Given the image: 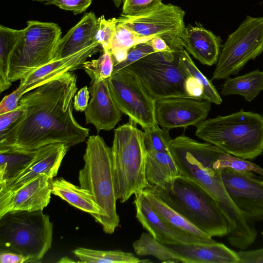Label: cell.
Returning <instances> with one entry per match:
<instances>
[{
  "instance_id": "1",
  "label": "cell",
  "mask_w": 263,
  "mask_h": 263,
  "mask_svg": "<svg viewBox=\"0 0 263 263\" xmlns=\"http://www.w3.org/2000/svg\"><path fill=\"white\" fill-rule=\"evenodd\" d=\"M77 82L76 74L67 72L25 93L18 103L23 114L0 133V153L34 151L54 143L70 148L85 141L89 130L73 115Z\"/></svg>"
},
{
  "instance_id": "2",
  "label": "cell",
  "mask_w": 263,
  "mask_h": 263,
  "mask_svg": "<svg viewBox=\"0 0 263 263\" xmlns=\"http://www.w3.org/2000/svg\"><path fill=\"white\" fill-rule=\"evenodd\" d=\"M196 127V137L235 157L253 159L263 152V116L259 114L241 109Z\"/></svg>"
},
{
  "instance_id": "3",
  "label": "cell",
  "mask_w": 263,
  "mask_h": 263,
  "mask_svg": "<svg viewBox=\"0 0 263 263\" xmlns=\"http://www.w3.org/2000/svg\"><path fill=\"white\" fill-rule=\"evenodd\" d=\"M84 165L79 171L81 187L87 191L100 209L95 219L107 234L114 233L119 225L117 198L113 174L111 148L100 136L88 137L83 156Z\"/></svg>"
},
{
  "instance_id": "4",
  "label": "cell",
  "mask_w": 263,
  "mask_h": 263,
  "mask_svg": "<svg viewBox=\"0 0 263 263\" xmlns=\"http://www.w3.org/2000/svg\"><path fill=\"white\" fill-rule=\"evenodd\" d=\"M223 152L212 144L201 143L184 135L172 139L170 144V154L180 175L201 186L215 199L221 211L228 214L236 206L224 186L221 169L214 167Z\"/></svg>"
},
{
  "instance_id": "5",
  "label": "cell",
  "mask_w": 263,
  "mask_h": 263,
  "mask_svg": "<svg viewBox=\"0 0 263 263\" xmlns=\"http://www.w3.org/2000/svg\"><path fill=\"white\" fill-rule=\"evenodd\" d=\"M154 186L166 203L208 236L229 233V222L217 202L194 181L179 175L166 189Z\"/></svg>"
},
{
  "instance_id": "6",
  "label": "cell",
  "mask_w": 263,
  "mask_h": 263,
  "mask_svg": "<svg viewBox=\"0 0 263 263\" xmlns=\"http://www.w3.org/2000/svg\"><path fill=\"white\" fill-rule=\"evenodd\" d=\"M132 121L114 130L111 157L116 197L121 203L150 185L145 177L143 132Z\"/></svg>"
},
{
  "instance_id": "7",
  "label": "cell",
  "mask_w": 263,
  "mask_h": 263,
  "mask_svg": "<svg viewBox=\"0 0 263 263\" xmlns=\"http://www.w3.org/2000/svg\"><path fill=\"white\" fill-rule=\"evenodd\" d=\"M53 223L43 210L9 212L0 217V250L40 262L52 242Z\"/></svg>"
},
{
  "instance_id": "8",
  "label": "cell",
  "mask_w": 263,
  "mask_h": 263,
  "mask_svg": "<svg viewBox=\"0 0 263 263\" xmlns=\"http://www.w3.org/2000/svg\"><path fill=\"white\" fill-rule=\"evenodd\" d=\"M23 29L10 57L9 78L21 80L56 59L62 30L58 24L30 20Z\"/></svg>"
},
{
  "instance_id": "9",
  "label": "cell",
  "mask_w": 263,
  "mask_h": 263,
  "mask_svg": "<svg viewBox=\"0 0 263 263\" xmlns=\"http://www.w3.org/2000/svg\"><path fill=\"white\" fill-rule=\"evenodd\" d=\"M179 50L154 52L124 69L139 80L155 102L172 97H190L185 88L190 74L179 61Z\"/></svg>"
},
{
  "instance_id": "10",
  "label": "cell",
  "mask_w": 263,
  "mask_h": 263,
  "mask_svg": "<svg viewBox=\"0 0 263 263\" xmlns=\"http://www.w3.org/2000/svg\"><path fill=\"white\" fill-rule=\"evenodd\" d=\"M263 52V16H247L222 45L212 80L235 75Z\"/></svg>"
},
{
  "instance_id": "11",
  "label": "cell",
  "mask_w": 263,
  "mask_h": 263,
  "mask_svg": "<svg viewBox=\"0 0 263 263\" xmlns=\"http://www.w3.org/2000/svg\"><path fill=\"white\" fill-rule=\"evenodd\" d=\"M185 12L180 7L162 2L133 15H121L117 22L140 36H160L171 49L184 48L182 36L185 26Z\"/></svg>"
},
{
  "instance_id": "12",
  "label": "cell",
  "mask_w": 263,
  "mask_h": 263,
  "mask_svg": "<svg viewBox=\"0 0 263 263\" xmlns=\"http://www.w3.org/2000/svg\"><path fill=\"white\" fill-rule=\"evenodd\" d=\"M107 81L117 106L130 121L143 129L157 124L155 101L134 75L123 68L113 71Z\"/></svg>"
},
{
  "instance_id": "13",
  "label": "cell",
  "mask_w": 263,
  "mask_h": 263,
  "mask_svg": "<svg viewBox=\"0 0 263 263\" xmlns=\"http://www.w3.org/2000/svg\"><path fill=\"white\" fill-rule=\"evenodd\" d=\"M231 200L250 222L263 221V177L253 172L229 167L221 170Z\"/></svg>"
},
{
  "instance_id": "14",
  "label": "cell",
  "mask_w": 263,
  "mask_h": 263,
  "mask_svg": "<svg viewBox=\"0 0 263 263\" xmlns=\"http://www.w3.org/2000/svg\"><path fill=\"white\" fill-rule=\"evenodd\" d=\"M211 102L190 97H172L155 102L157 123L168 130L196 126L205 120Z\"/></svg>"
},
{
  "instance_id": "15",
  "label": "cell",
  "mask_w": 263,
  "mask_h": 263,
  "mask_svg": "<svg viewBox=\"0 0 263 263\" xmlns=\"http://www.w3.org/2000/svg\"><path fill=\"white\" fill-rule=\"evenodd\" d=\"M69 147L63 143H54L35 150L32 160L12 178L0 183V197L24 185L41 174L55 177Z\"/></svg>"
},
{
  "instance_id": "16",
  "label": "cell",
  "mask_w": 263,
  "mask_h": 263,
  "mask_svg": "<svg viewBox=\"0 0 263 263\" xmlns=\"http://www.w3.org/2000/svg\"><path fill=\"white\" fill-rule=\"evenodd\" d=\"M43 174L12 193L0 197V217L17 211L43 210L51 198V181Z\"/></svg>"
},
{
  "instance_id": "17",
  "label": "cell",
  "mask_w": 263,
  "mask_h": 263,
  "mask_svg": "<svg viewBox=\"0 0 263 263\" xmlns=\"http://www.w3.org/2000/svg\"><path fill=\"white\" fill-rule=\"evenodd\" d=\"M99 43L92 45L68 57L55 59L35 69L20 80L14 90L21 98L26 93L43 83L67 72L82 67L83 64L99 49Z\"/></svg>"
},
{
  "instance_id": "18",
  "label": "cell",
  "mask_w": 263,
  "mask_h": 263,
  "mask_svg": "<svg viewBox=\"0 0 263 263\" xmlns=\"http://www.w3.org/2000/svg\"><path fill=\"white\" fill-rule=\"evenodd\" d=\"M90 100L84 111L86 123L92 124L99 133L114 128L121 119L119 110L111 95L107 79L91 82Z\"/></svg>"
},
{
  "instance_id": "19",
  "label": "cell",
  "mask_w": 263,
  "mask_h": 263,
  "mask_svg": "<svg viewBox=\"0 0 263 263\" xmlns=\"http://www.w3.org/2000/svg\"><path fill=\"white\" fill-rule=\"evenodd\" d=\"M134 196L136 218L148 233L160 243L208 244L184 235L170 227L153 210L142 191L137 192Z\"/></svg>"
},
{
  "instance_id": "20",
  "label": "cell",
  "mask_w": 263,
  "mask_h": 263,
  "mask_svg": "<svg viewBox=\"0 0 263 263\" xmlns=\"http://www.w3.org/2000/svg\"><path fill=\"white\" fill-rule=\"evenodd\" d=\"M185 28L182 36L184 48L201 64L212 66L217 63L222 40L200 23Z\"/></svg>"
},
{
  "instance_id": "21",
  "label": "cell",
  "mask_w": 263,
  "mask_h": 263,
  "mask_svg": "<svg viewBox=\"0 0 263 263\" xmlns=\"http://www.w3.org/2000/svg\"><path fill=\"white\" fill-rule=\"evenodd\" d=\"M185 259L186 263H239L237 252L216 242L211 244H164Z\"/></svg>"
},
{
  "instance_id": "22",
  "label": "cell",
  "mask_w": 263,
  "mask_h": 263,
  "mask_svg": "<svg viewBox=\"0 0 263 263\" xmlns=\"http://www.w3.org/2000/svg\"><path fill=\"white\" fill-rule=\"evenodd\" d=\"M142 192L156 213L173 229L184 235L201 240L208 244L217 242L166 203L154 186L149 185Z\"/></svg>"
},
{
  "instance_id": "23",
  "label": "cell",
  "mask_w": 263,
  "mask_h": 263,
  "mask_svg": "<svg viewBox=\"0 0 263 263\" xmlns=\"http://www.w3.org/2000/svg\"><path fill=\"white\" fill-rule=\"evenodd\" d=\"M98 25L95 14L92 12L85 13L79 22L61 37L55 59L70 55L98 42Z\"/></svg>"
},
{
  "instance_id": "24",
  "label": "cell",
  "mask_w": 263,
  "mask_h": 263,
  "mask_svg": "<svg viewBox=\"0 0 263 263\" xmlns=\"http://www.w3.org/2000/svg\"><path fill=\"white\" fill-rule=\"evenodd\" d=\"M179 175L170 153L147 151L145 177L150 185L166 189Z\"/></svg>"
},
{
  "instance_id": "25",
  "label": "cell",
  "mask_w": 263,
  "mask_h": 263,
  "mask_svg": "<svg viewBox=\"0 0 263 263\" xmlns=\"http://www.w3.org/2000/svg\"><path fill=\"white\" fill-rule=\"evenodd\" d=\"M51 193L65 200L72 206L91 214L96 219L100 209L89 192L63 178L51 181Z\"/></svg>"
},
{
  "instance_id": "26",
  "label": "cell",
  "mask_w": 263,
  "mask_h": 263,
  "mask_svg": "<svg viewBox=\"0 0 263 263\" xmlns=\"http://www.w3.org/2000/svg\"><path fill=\"white\" fill-rule=\"evenodd\" d=\"M263 90V71L256 69L243 75L226 79L221 94L239 95L248 102L252 101Z\"/></svg>"
},
{
  "instance_id": "27",
  "label": "cell",
  "mask_w": 263,
  "mask_h": 263,
  "mask_svg": "<svg viewBox=\"0 0 263 263\" xmlns=\"http://www.w3.org/2000/svg\"><path fill=\"white\" fill-rule=\"evenodd\" d=\"M80 259L85 263H146L148 259H140L131 252L121 250H98L85 248H78L73 251Z\"/></svg>"
},
{
  "instance_id": "28",
  "label": "cell",
  "mask_w": 263,
  "mask_h": 263,
  "mask_svg": "<svg viewBox=\"0 0 263 263\" xmlns=\"http://www.w3.org/2000/svg\"><path fill=\"white\" fill-rule=\"evenodd\" d=\"M23 29H15L0 25V92L12 85L9 78L11 53Z\"/></svg>"
},
{
  "instance_id": "29",
  "label": "cell",
  "mask_w": 263,
  "mask_h": 263,
  "mask_svg": "<svg viewBox=\"0 0 263 263\" xmlns=\"http://www.w3.org/2000/svg\"><path fill=\"white\" fill-rule=\"evenodd\" d=\"M133 246L136 254L138 255H151L162 262L186 263L184 258L165 245L158 242L148 233H142L139 238L133 242Z\"/></svg>"
},
{
  "instance_id": "30",
  "label": "cell",
  "mask_w": 263,
  "mask_h": 263,
  "mask_svg": "<svg viewBox=\"0 0 263 263\" xmlns=\"http://www.w3.org/2000/svg\"><path fill=\"white\" fill-rule=\"evenodd\" d=\"M151 39L139 36L117 22L116 34L109 50L114 65L123 61L130 49L138 44L147 42Z\"/></svg>"
},
{
  "instance_id": "31",
  "label": "cell",
  "mask_w": 263,
  "mask_h": 263,
  "mask_svg": "<svg viewBox=\"0 0 263 263\" xmlns=\"http://www.w3.org/2000/svg\"><path fill=\"white\" fill-rule=\"evenodd\" d=\"M178 57L180 63L183 66L189 74L194 77L202 86L203 93L202 100L208 101L216 105H220L222 100L212 84L195 65L188 52L184 48L178 51Z\"/></svg>"
},
{
  "instance_id": "32",
  "label": "cell",
  "mask_w": 263,
  "mask_h": 263,
  "mask_svg": "<svg viewBox=\"0 0 263 263\" xmlns=\"http://www.w3.org/2000/svg\"><path fill=\"white\" fill-rule=\"evenodd\" d=\"M34 151L0 153V183L12 178L33 158Z\"/></svg>"
},
{
  "instance_id": "33",
  "label": "cell",
  "mask_w": 263,
  "mask_h": 263,
  "mask_svg": "<svg viewBox=\"0 0 263 263\" xmlns=\"http://www.w3.org/2000/svg\"><path fill=\"white\" fill-rule=\"evenodd\" d=\"M103 54L97 59L86 61L82 68L90 78L91 82H97L107 79L111 75L114 62L109 50H103Z\"/></svg>"
},
{
  "instance_id": "34",
  "label": "cell",
  "mask_w": 263,
  "mask_h": 263,
  "mask_svg": "<svg viewBox=\"0 0 263 263\" xmlns=\"http://www.w3.org/2000/svg\"><path fill=\"white\" fill-rule=\"evenodd\" d=\"M143 129L146 151L170 153L172 138L170 136L168 129L160 128L158 124Z\"/></svg>"
},
{
  "instance_id": "35",
  "label": "cell",
  "mask_w": 263,
  "mask_h": 263,
  "mask_svg": "<svg viewBox=\"0 0 263 263\" xmlns=\"http://www.w3.org/2000/svg\"><path fill=\"white\" fill-rule=\"evenodd\" d=\"M214 167L217 169L229 167L236 170L251 171L263 177V168L258 165L223 152L215 162Z\"/></svg>"
},
{
  "instance_id": "36",
  "label": "cell",
  "mask_w": 263,
  "mask_h": 263,
  "mask_svg": "<svg viewBox=\"0 0 263 263\" xmlns=\"http://www.w3.org/2000/svg\"><path fill=\"white\" fill-rule=\"evenodd\" d=\"M97 41L101 46L103 50H110L111 44L116 34L117 18L106 19L104 15L98 18Z\"/></svg>"
},
{
  "instance_id": "37",
  "label": "cell",
  "mask_w": 263,
  "mask_h": 263,
  "mask_svg": "<svg viewBox=\"0 0 263 263\" xmlns=\"http://www.w3.org/2000/svg\"><path fill=\"white\" fill-rule=\"evenodd\" d=\"M154 52L148 42L138 44L129 49L126 59L123 61L114 65L113 71H117L123 69L145 56Z\"/></svg>"
},
{
  "instance_id": "38",
  "label": "cell",
  "mask_w": 263,
  "mask_h": 263,
  "mask_svg": "<svg viewBox=\"0 0 263 263\" xmlns=\"http://www.w3.org/2000/svg\"><path fill=\"white\" fill-rule=\"evenodd\" d=\"M52 5L59 8L72 11L74 15L85 12L91 5L92 0H32Z\"/></svg>"
},
{
  "instance_id": "39",
  "label": "cell",
  "mask_w": 263,
  "mask_h": 263,
  "mask_svg": "<svg viewBox=\"0 0 263 263\" xmlns=\"http://www.w3.org/2000/svg\"><path fill=\"white\" fill-rule=\"evenodd\" d=\"M162 2V0H123L122 15H133Z\"/></svg>"
},
{
  "instance_id": "40",
  "label": "cell",
  "mask_w": 263,
  "mask_h": 263,
  "mask_svg": "<svg viewBox=\"0 0 263 263\" xmlns=\"http://www.w3.org/2000/svg\"><path fill=\"white\" fill-rule=\"evenodd\" d=\"M22 107L18 105L14 110L0 115V133L7 129L23 114Z\"/></svg>"
},
{
  "instance_id": "41",
  "label": "cell",
  "mask_w": 263,
  "mask_h": 263,
  "mask_svg": "<svg viewBox=\"0 0 263 263\" xmlns=\"http://www.w3.org/2000/svg\"><path fill=\"white\" fill-rule=\"evenodd\" d=\"M89 90L87 86L81 88L76 93L73 99V108L77 111H84L89 99Z\"/></svg>"
},
{
  "instance_id": "42",
  "label": "cell",
  "mask_w": 263,
  "mask_h": 263,
  "mask_svg": "<svg viewBox=\"0 0 263 263\" xmlns=\"http://www.w3.org/2000/svg\"><path fill=\"white\" fill-rule=\"evenodd\" d=\"M239 263H263V248L237 252Z\"/></svg>"
},
{
  "instance_id": "43",
  "label": "cell",
  "mask_w": 263,
  "mask_h": 263,
  "mask_svg": "<svg viewBox=\"0 0 263 263\" xmlns=\"http://www.w3.org/2000/svg\"><path fill=\"white\" fill-rule=\"evenodd\" d=\"M21 98L14 90L8 95L5 96L0 103V115L10 112L16 109Z\"/></svg>"
},
{
  "instance_id": "44",
  "label": "cell",
  "mask_w": 263,
  "mask_h": 263,
  "mask_svg": "<svg viewBox=\"0 0 263 263\" xmlns=\"http://www.w3.org/2000/svg\"><path fill=\"white\" fill-rule=\"evenodd\" d=\"M185 88L190 97L202 100L203 88L198 82L190 75L185 81Z\"/></svg>"
},
{
  "instance_id": "45",
  "label": "cell",
  "mask_w": 263,
  "mask_h": 263,
  "mask_svg": "<svg viewBox=\"0 0 263 263\" xmlns=\"http://www.w3.org/2000/svg\"><path fill=\"white\" fill-rule=\"evenodd\" d=\"M28 259L18 253L6 250H0L1 263L27 262Z\"/></svg>"
},
{
  "instance_id": "46",
  "label": "cell",
  "mask_w": 263,
  "mask_h": 263,
  "mask_svg": "<svg viewBox=\"0 0 263 263\" xmlns=\"http://www.w3.org/2000/svg\"><path fill=\"white\" fill-rule=\"evenodd\" d=\"M155 52H164L172 49L164 39L160 36H155L148 41Z\"/></svg>"
},
{
  "instance_id": "47",
  "label": "cell",
  "mask_w": 263,
  "mask_h": 263,
  "mask_svg": "<svg viewBox=\"0 0 263 263\" xmlns=\"http://www.w3.org/2000/svg\"><path fill=\"white\" fill-rule=\"evenodd\" d=\"M58 262H76L74 260H72L71 259L69 258L68 257H64L60 259L59 261Z\"/></svg>"
},
{
  "instance_id": "48",
  "label": "cell",
  "mask_w": 263,
  "mask_h": 263,
  "mask_svg": "<svg viewBox=\"0 0 263 263\" xmlns=\"http://www.w3.org/2000/svg\"><path fill=\"white\" fill-rule=\"evenodd\" d=\"M114 5L117 8H119L122 3H123V0H112Z\"/></svg>"
},
{
  "instance_id": "49",
  "label": "cell",
  "mask_w": 263,
  "mask_h": 263,
  "mask_svg": "<svg viewBox=\"0 0 263 263\" xmlns=\"http://www.w3.org/2000/svg\"><path fill=\"white\" fill-rule=\"evenodd\" d=\"M262 116H263V114H262Z\"/></svg>"
}]
</instances>
